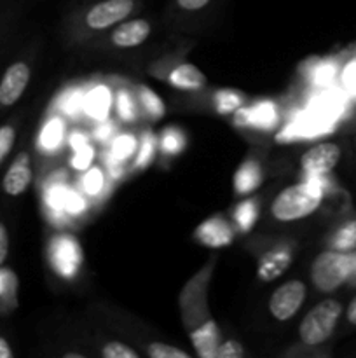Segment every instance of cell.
Instances as JSON below:
<instances>
[{
	"label": "cell",
	"instance_id": "obj_1",
	"mask_svg": "<svg viewBox=\"0 0 356 358\" xmlns=\"http://www.w3.org/2000/svg\"><path fill=\"white\" fill-rule=\"evenodd\" d=\"M321 198H323V191L314 182L290 185L283 189L278 198L272 201L271 212L281 222H292V220L304 219L316 212Z\"/></svg>",
	"mask_w": 356,
	"mask_h": 358
},
{
	"label": "cell",
	"instance_id": "obj_2",
	"mask_svg": "<svg viewBox=\"0 0 356 358\" xmlns=\"http://www.w3.org/2000/svg\"><path fill=\"white\" fill-rule=\"evenodd\" d=\"M208 280H209V266L202 269L201 273L188 280L184 287L180 296V310L181 320L187 327L188 334L198 331L202 325L213 322L208 308Z\"/></svg>",
	"mask_w": 356,
	"mask_h": 358
},
{
	"label": "cell",
	"instance_id": "obj_3",
	"mask_svg": "<svg viewBox=\"0 0 356 358\" xmlns=\"http://www.w3.org/2000/svg\"><path fill=\"white\" fill-rule=\"evenodd\" d=\"M355 259L341 250H328L318 255L311 266V278L314 287L321 292L339 289L351 275Z\"/></svg>",
	"mask_w": 356,
	"mask_h": 358
},
{
	"label": "cell",
	"instance_id": "obj_4",
	"mask_svg": "<svg viewBox=\"0 0 356 358\" xmlns=\"http://www.w3.org/2000/svg\"><path fill=\"white\" fill-rule=\"evenodd\" d=\"M341 313L342 306L339 301L327 299L318 303L300 322L299 336L304 345L316 346L327 341L334 334Z\"/></svg>",
	"mask_w": 356,
	"mask_h": 358
},
{
	"label": "cell",
	"instance_id": "obj_5",
	"mask_svg": "<svg viewBox=\"0 0 356 358\" xmlns=\"http://www.w3.org/2000/svg\"><path fill=\"white\" fill-rule=\"evenodd\" d=\"M304 299H306V285L299 280H292L274 290L271 301H269V310L276 320L286 322L295 317Z\"/></svg>",
	"mask_w": 356,
	"mask_h": 358
},
{
	"label": "cell",
	"instance_id": "obj_6",
	"mask_svg": "<svg viewBox=\"0 0 356 358\" xmlns=\"http://www.w3.org/2000/svg\"><path fill=\"white\" fill-rule=\"evenodd\" d=\"M31 70L27 62H14L0 77V108L13 107L20 101L30 84Z\"/></svg>",
	"mask_w": 356,
	"mask_h": 358
},
{
	"label": "cell",
	"instance_id": "obj_7",
	"mask_svg": "<svg viewBox=\"0 0 356 358\" xmlns=\"http://www.w3.org/2000/svg\"><path fill=\"white\" fill-rule=\"evenodd\" d=\"M135 9V0H103L87 10L86 24L93 30H105L126 20Z\"/></svg>",
	"mask_w": 356,
	"mask_h": 358
},
{
	"label": "cell",
	"instance_id": "obj_8",
	"mask_svg": "<svg viewBox=\"0 0 356 358\" xmlns=\"http://www.w3.org/2000/svg\"><path fill=\"white\" fill-rule=\"evenodd\" d=\"M339 159H341V147L337 143H318L304 152L300 166L309 177H321L330 173L337 166Z\"/></svg>",
	"mask_w": 356,
	"mask_h": 358
},
{
	"label": "cell",
	"instance_id": "obj_9",
	"mask_svg": "<svg viewBox=\"0 0 356 358\" xmlns=\"http://www.w3.org/2000/svg\"><path fill=\"white\" fill-rule=\"evenodd\" d=\"M31 159L28 152H20L9 164L2 178V191L10 198L23 194L31 184Z\"/></svg>",
	"mask_w": 356,
	"mask_h": 358
},
{
	"label": "cell",
	"instance_id": "obj_10",
	"mask_svg": "<svg viewBox=\"0 0 356 358\" xmlns=\"http://www.w3.org/2000/svg\"><path fill=\"white\" fill-rule=\"evenodd\" d=\"M51 259L59 275L72 276L80 264V250L72 238H58L51 247Z\"/></svg>",
	"mask_w": 356,
	"mask_h": 358
},
{
	"label": "cell",
	"instance_id": "obj_11",
	"mask_svg": "<svg viewBox=\"0 0 356 358\" xmlns=\"http://www.w3.org/2000/svg\"><path fill=\"white\" fill-rule=\"evenodd\" d=\"M195 238L206 247H225L232 241V229L222 217H213V219L205 220L201 226L195 229Z\"/></svg>",
	"mask_w": 356,
	"mask_h": 358
},
{
	"label": "cell",
	"instance_id": "obj_12",
	"mask_svg": "<svg viewBox=\"0 0 356 358\" xmlns=\"http://www.w3.org/2000/svg\"><path fill=\"white\" fill-rule=\"evenodd\" d=\"M278 121V112L274 103L271 101H262L253 105L251 108H237L236 122L243 126H255V128L271 129Z\"/></svg>",
	"mask_w": 356,
	"mask_h": 358
},
{
	"label": "cell",
	"instance_id": "obj_13",
	"mask_svg": "<svg viewBox=\"0 0 356 358\" xmlns=\"http://www.w3.org/2000/svg\"><path fill=\"white\" fill-rule=\"evenodd\" d=\"M292 262V254L288 248H276L264 254L258 261L257 275L262 282H272L278 276H281L286 271V268Z\"/></svg>",
	"mask_w": 356,
	"mask_h": 358
},
{
	"label": "cell",
	"instance_id": "obj_14",
	"mask_svg": "<svg viewBox=\"0 0 356 358\" xmlns=\"http://www.w3.org/2000/svg\"><path fill=\"white\" fill-rule=\"evenodd\" d=\"M150 35V24L145 20H131L115 28L112 42L119 48H135L147 41Z\"/></svg>",
	"mask_w": 356,
	"mask_h": 358
},
{
	"label": "cell",
	"instance_id": "obj_15",
	"mask_svg": "<svg viewBox=\"0 0 356 358\" xmlns=\"http://www.w3.org/2000/svg\"><path fill=\"white\" fill-rule=\"evenodd\" d=\"M191 339L199 357L216 358V353H218V348H220V332H218V327H216L215 320L202 325V327H199L198 331L192 332Z\"/></svg>",
	"mask_w": 356,
	"mask_h": 358
},
{
	"label": "cell",
	"instance_id": "obj_16",
	"mask_svg": "<svg viewBox=\"0 0 356 358\" xmlns=\"http://www.w3.org/2000/svg\"><path fill=\"white\" fill-rule=\"evenodd\" d=\"M170 83L171 86L178 87V90L198 91L206 84V77L202 76L198 66L191 65V63H184V65L177 66L170 73Z\"/></svg>",
	"mask_w": 356,
	"mask_h": 358
},
{
	"label": "cell",
	"instance_id": "obj_17",
	"mask_svg": "<svg viewBox=\"0 0 356 358\" xmlns=\"http://www.w3.org/2000/svg\"><path fill=\"white\" fill-rule=\"evenodd\" d=\"M110 91L105 86H96L93 91H89V93L86 94L82 107L91 117L98 119V121H105V117H107L108 112H110Z\"/></svg>",
	"mask_w": 356,
	"mask_h": 358
},
{
	"label": "cell",
	"instance_id": "obj_18",
	"mask_svg": "<svg viewBox=\"0 0 356 358\" xmlns=\"http://www.w3.org/2000/svg\"><path fill=\"white\" fill-rule=\"evenodd\" d=\"M262 184V168L257 161H246L234 175V189L239 194L255 191Z\"/></svg>",
	"mask_w": 356,
	"mask_h": 358
},
{
	"label": "cell",
	"instance_id": "obj_19",
	"mask_svg": "<svg viewBox=\"0 0 356 358\" xmlns=\"http://www.w3.org/2000/svg\"><path fill=\"white\" fill-rule=\"evenodd\" d=\"M241 103H243V98H241V94L237 93V91H232V90L216 91L215 107L218 114L222 115L232 114V112H236L237 108H241Z\"/></svg>",
	"mask_w": 356,
	"mask_h": 358
},
{
	"label": "cell",
	"instance_id": "obj_20",
	"mask_svg": "<svg viewBox=\"0 0 356 358\" xmlns=\"http://www.w3.org/2000/svg\"><path fill=\"white\" fill-rule=\"evenodd\" d=\"M63 140V122L59 119H51L47 124L44 126L40 135V145L45 150H52L61 143Z\"/></svg>",
	"mask_w": 356,
	"mask_h": 358
},
{
	"label": "cell",
	"instance_id": "obj_21",
	"mask_svg": "<svg viewBox=\"0 0 356 358\" xmlns=\"http://www.w3.org/2000/svg\"><path fill=\"white\" fill-rule=\"evenodd\" d=\"M234 219L241 231H250L257 220V205L255 201H244L234 212Z\"/></svg>",
	"mask_w": 356,
	"mask_h": 358
},
{
	"label": "cell",
	"instance_id": "obj_22",
	"mask_svg": "<svg viewBox=\"0 0 356 358\" xmlns=\"http://www.w3.org/2000/svg\"><path fill=\"white\" fill-rule=\"evenodd\" d=\"M140 100L142 105L145 107V110L149 112V115H152L154 119H159L164 115V103L152 90L149 87H140Z\"/></svg>",
	"mask_w": 356,
	"mask_h": 358
},
{
	"label": "cell",
	"instance_id": "obj_23",
	"mask_svg": "<svg viewBox=\"0 0 356 358\" xmlns=\"http://www.w3.org/2000/svg\"><path fill=\"white\" fill-rule=\"evenodd\" d=\"M16 126L7 122V124L0 126V166H2L3 161L7 159V156L13 150L14 143H16Z\"/></svg>",
	"mask_w": 356,
	"mask_h": 358
},
{
	"label": "cell",
	"instance_id": "obj_24",
	"mask_svg": "<svg viewBox=\"0 0 356 358\" xmlns=\"http://www.w3.org/2000/svg\"><path fill=\"white\" fill-rule=\"evenodd\" d=\"M136 149V140L131 135H121L112 143V156L115 161H126Z\"/></svg>",
	"mask_w": 356,
	"mask_h": 358
},
{
	"label": "cell",
	"instance_id": "obj_25",
	"mask_svg": "<svg viewBox=\"0 0 356 358\" xmlns=\"http://www.w3.org/2000/svg\"><path fill=\"white\" fill-rule=\"evenodd\" d=\"M334 247L341 252L351 250V248L356 247V220L346 224V226L339 231L337 236L334 238Z\"/></svg>",
	"mask_w": 356,
	"mask_h": 358
},
{
	"label": "cell",
	"instance_id": "obj_26",
	"mask_svg": "<svg viewBox=\"0 0 356 358\" xmlns=\"http://www.w3.org/2000/svg\"><path fill=\"white\" fill-rule=\"evenodd\" d=\"M149 355L152 358H191L187 352L180 348H175L171 345H163V343H154L149 346Z\"/></svg>",
	"mask_w": 356,
	"mask_h": 358
},
{
	"label": "cell",
	"instance_id": "obj_27",
	"mask_svg": "<svg viewBox=\"0 0 356 358\" xmlns=\"http://www.w3.org/2000/svg\"><path fill=\"white\" fill-rule=\"evenodd\" d=\"M105 358H138V353L124 343H108L101 350Z\"/></svg>",
	"mask_w": 356,
	"mask_h": 358
},
{
	"label": "cell",
	"instance_id": "obj_28",
	"mask_svg": "<svg viewBox=\"0 0 356 358\" xmlns=\"http://www.w3.org/2000/svg\"><path fill=\"white\" fill-rule=\"evenodd\" d=\"M103 182L105 178H103V173H101V170H98V168H91L82 180L84 191L89 192V194H98V192L103 189Z\"/></svg>",
	"mask_w": 356,
	"mask_h": 358
},
{
	"label": "cell",
	"instance_id": "obj_29",
	"mask_svg": "<svg viewBox=\"0 0 356 358\" xmlns=\"http://www.w3.org/2000/svg\"><path fill=\"white\" fill-rule=\"evenodd\" d=\"M154 156V138L150 136V133H147L145 136L140 142V150L138 156H136V166L138 168H145L147 164L152 161Z\"/></svg>",
	"mask_w": 356,
	"mask_h": 358
},
{
	"label": "cell",
	"instance_id": "obj_30",
	"mask_svg": "<svg viewBox=\"0 0 356 358\" xmlns=\"http://www.w3.org/2000/svg\"><path fill=\"white\" fill-rule=\"evenodd\" d=\"M117 108H119V115H121L124 121H133L136 115L135 110V103H133L131 96H129L128 91H121L117 98Z\"/></svg>",
	"mask_w": 356,
	"mask_h": 358
},
{
	"label": "cell",
	"instance_id": "obj_31",
	"mask_svg": "<svg viewBox=\"0 0 356 358\" xmlns=\"http://www.w3.org/2000/svg\"><path fill=\"white\" fill-rule=\"evenodd\" d=\"M82 103H84L82 94H80L79 91H70V93H66L65 96H63L61 108L66 112V114L75 115L77 112L82 108Z\"/></svg>",
	"mask_w": 356,
	"mask_h": 358
},
{
	"label": "cell",
	"instance_id": "obj_32",
	"mask_svg": "<svg viewBox=\"0 0 356 358\" xmlns=\"http://www.w3.org/2000/svg\"><path fill=\"white\" fill-rule=\"evenodd\" d=\"M93 156H94V150L91 149L89 145H84L80 147V149H77L75 156H73L72 159L73 168H77V170H87L91 161H93Z\"/></svg>",
	"mask_w": 356,
	"mask_h": 358
},
{
	"label": "cell",
	"instance_id": "obj_33",
	"mask_svg": "<svg viewBox=\"0 0 356 358\" xmlns=\"http://www.w3.org/2000/svg\"><path fill=\"white\" fill-rule=\"evenodd\" d=\"M68 189L63 187H52L47 192V205L54 210H65V199Z\"/></svg>",
	"mask_w": 356,
	"mask_h": 358
},
{
	"label": "cell",
	"instance_id": "obj_34",
	"mask_svg": "<svg viewBox=\"0 0 356 358\" xmlns=\"http://www.w3.org/2000/svg\"><path fill=\"white\" fill-rule=\"evenodd\" d=\"M244 355V350L239 343L236 341H227L220 345L216 358H241Z\"/></svg>",
	"mask_w": 356,
	"mask_h": 358
},
{
	"label": "cell",
	"instance_id": "obj_35",
	"mask_svg": "<svg viewBox=\"0 0 356 358\" xmlns=\"http://www.w3.org/2000/svg\"><path fill=\"white\" fill-rule=\"evenodd\" d=\"M163 149L170 154H177L178 150H181V135L178 131H166V135L163 136Z\"/></svg>",
	"mask_w": 356,
	"mask_h": 358
},
{
	"label": "cell",
	"instance_id": "obj_36",
	"mask_svg": "<svg viewBox=\"0 0 356 358\" xmlns=\"http://www.w3.org/2000/svg\"><path fill=\"white\" fill-rule=\"evenodd\" d=\"M9 231H7L6 224L0 220V268L6 264L7 257H9Z\"/></svg>",
	"mask_w": 356,
	"mask_h": 358
},
{
	"label": "cell",
	"instance_id": "obj_37",
	"mask_svg": "<svg viewBox=\"0 0 356 358\" xmlns=\"http://www.w3.org/2000/svg\"><path fill=\"white\" fill-rule=\"evenodd\" d=\"M82 208H84V199L80 198L77 192H73V191L66 192V199H65V210H66V212L79 213Z\"/></svg>",
	"mask_w": 356,
	"mask_h": 358
},
{
	"label": "cell",
	"instance_id": "obj_38",
	"mask_svg": "<svg viewBox=\"0 0 356 358\" xmlns=\"http://www.w3.org/2000/svg\"><path fill=\"white\" fill-rule=\"evenodd\" d=\"M212 0H177L178 6L185 10H199L206 7Z\"/></svg>",
	"mask_w": 356,
	"mask_h": 358
},
{
	"label": "cell",
	"instance_id": "obj_39",
	"mask_svg": "<svg viewBox=\"0 0 356 358\" xmlns=\"http://www.w3.org/2000/svg\"><path fill=\"white\" fill-rule=\"evenodd\" d=\"M344 83L348 84L349 90L356 91V63H351L348 66V70L344 73Z\"/></svg>",
	"mask_w": 356,
	"mask_h": 358
},
{
	"label": "cell",
	"instance_id": "obj_40",
	"mask_svg": "<svg viewBox=\"0 0 356 358\" xmlns=\"http://www.w3.org/2000/svg\"><path fill=\"white\" fill-rule=\"evenodd\" d=\"M112 131H114L112 124H108V122H100V126L96 128V136L100 140H107V138H110Z\"/></svg>",
	"mask_w": 356,
	"mask_h": 358
},
{
	"label": "cell",
	"instance_id": "obj_41",
	"mask_svg": "<svg viewBox=\"0 0 356 358\" xmlns=\"http://www.w3.org/2000/svg\"><path fill=\"white\" fill-rule=\"evenodd\" d=\"M13 357H14V352L13 348H10L9 341L0 336V358H13Z\"/></svg>",
	"mask_w": 356,
	"mask_h": 358
},
{
	"label": "cell",
	"instance_id": "obj_42",
	"mask_svg": "<svg viewBox=\"0 0 356 358\" xmlns=\"http://www.w3.org/2000/svg\"><path fill=\"white\" fill-rule=\"evenodd\" d=\"M70 143H72L73 150H77V149H80V147L87 145V138L82 135V133H73V136L70 138Z\"/></svg>",
	"mask_w": 356,
	"mask_h": 358
},
{
	"label": "cell",
	"instance_id": "obj_43",
	"mask_svg": "<svg viewBox=\"0 0 356 358\" xmlns=\"http://www.w3.org/2000/svg\"><path fill=\"white\" fill-rule=\"evenodd\" d=\"M348 320L351 322L353 325H356V297L349 303L348 306Z\"/></svg>",
	"mask_w": 356,
	"mask_h": 358
},
{
	"label": "cell",
	"instance_id": "obj_44",
	"mask_svg": "<svg viewBox=\"0 0 356 358\" xmlns=\"http://www.w3.org/2000/svg\"><path fill=\"white\" fill-rule=\"evenodd\" d=\"M70 357H75V358H82V355L80 353H66L65 358H70Z\"/></svg>",
	"mask_w": 356,
	"mask_h": 358
}]
</instances>
